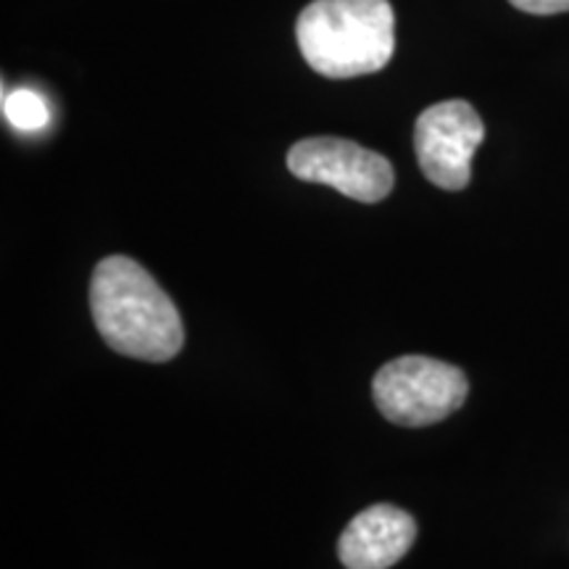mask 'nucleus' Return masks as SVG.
Wrapping results in <instances>:
<instances>
[{
	"label": "nucleus",
	"mask_w": 569,
	"mask_h": 569,
	"mask_svg": "<svg viewBox=\"0 0 569 569\" xmlns=\"http://www.w3.org/2000/svg\"><path fill=\"white\" fill-rule=\"evenodd\" d=\"M509 3L525 13H538V17L569 11V0H509Z\"/></svg>",
	"instance_id": "obj_8"
},
{
	"label": "nucleus",
	"mask_w": 569,
	"mask_h": 569,
	"mask_svg": "<svg viewBox=\"0 0 569 569\" xmlns=\"http://www.w3.org/2000/svg\"><path fill=\"white\" fill-rule=\"evenodd\" d=\"M417 522L409 511L377 503L359 511L338 543V557L346 569H388L407 557L415 546Z\"/></svg>",
	"instance_id": "obj_6"
},
{
	"label": "nucleus",
	"mask_w": 569,
	"mask_h": 569,
	"mask_svg": "<svg viewBox=\"0 0 569 569\" xmlns=\"http://www.w3.org/2000/svg\"><path fill=\"white\" fill-rule=\"evenodd\" d=\"M486 124L472 103L443 101L419 113L415 151L422 174L440 190H465Z\"/></svg>",
	"instance_id": "obj_5"
},
{
	"label": "nucleus",
	"mask_w": 569,
	"mask_h": 569,
	"mask_svg": "<svg viewBox=\"0 0 569 569\" xmlns=\"http://www.w3.org/2000/svg\"><path fill=\"white\" fill-rule=\"evenodd\" d=\"M298 180L330 184L353 201L377 203L390 196L396 174L382 153L343 138H306L288 153Z\"/></svg>",
	"instance_id": "obj_4"
},
{
	"label": "nucleus",
	"mask_w": 569,
	"mask_h": 569,
	"mask_svg": "<svg viewBox=\"0 0 569 569\" xmlns=\"http://www.w3.org/2000/svg\"><path fill=\"white\" fill-rule=\"evenodd\" d=\"M301 56L330 80L380 71L396 51L390 0H315L296 24Z\"/></svg>",
	"instance_id": "obj_2"
},
{
	"label": "nucleus",
	"mask_w": 569,
	"mask_h": 569,
	"mask_svg": "<svg viewBox=\"0 0 569 569\" xmlns=\"http://www.w3.org/2000/svg\"><path fill=\"white\" fill-rule=\"evenodd\" d=\"M469 382L459 367L427 356H401L375 375L380 415L398 427H427L451 417L467 401Z\"/></svg>",
	"instance_id": "obj_3"
},
{
	"label": "nucleus",
	"mask_w": 569,
	"mask_h": 569,
	"mask_svg": "<svg viewBox=\"0 0 569 569\" xmlns=\"http://www.w3.org/2000/svg\"><path fill=\"white\" fill-rule=\"evenodd\" d=\"M90 311L101 338L117 353L161 365L182 351L180 311L148 269L130 256H109L96 267Z\"/></svg>",
	"instance_id": "obj_1"
},
{
	"label": "nucleus",
	"mask_w": 569,
	"mask_h": 569,
	"mask_svg": "<svg viewBox=\"0 0 569 569\" xmlns=\"http://www.w3.org/2000/svg\"><path fill=\"white\" fill-rule=\"evenodd\" d=\"M3 117L13 130L40 132L51 124V106L38 90L19 88L3 92Z\"/></svg>",
	"instance_id": "obj_7"
}]
</instances>
